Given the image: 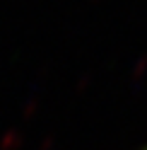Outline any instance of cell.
Masks as SVG:
<instances>
[{
	"label": "cell",
	"instance_id": "6da1fadb",
	"mask_svg": "<svg viewBox=\"0 0 147 150\" xmlns=\"http://www.w3.org/2000/svg\"><path fill=\"white\" fill-rule=\"evenodd\" d=\"M145 150H147V148H145Z\"/></svg>",
	"mask_w": 147,
	"mask_h": 150
}]
</instances>
